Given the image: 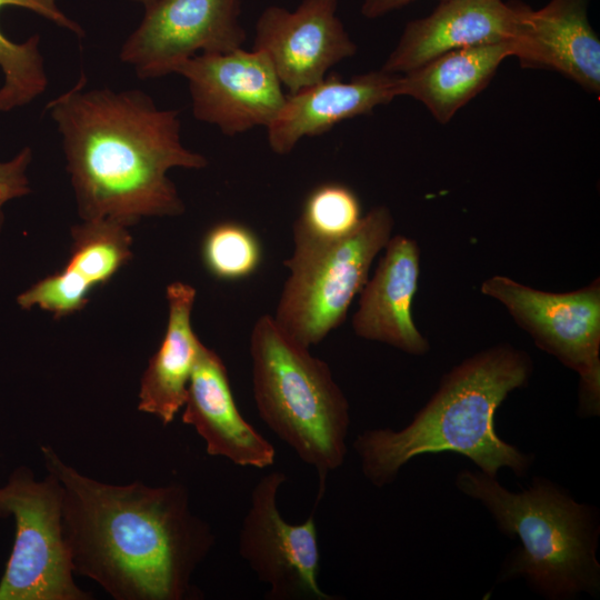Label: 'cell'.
Here are the masks:
<instances>
[{
    "instance_id": "cell-15",
    "label": "cell",
    "mask_w": 600,
    "mask_h": 600,
    "mask_svg": "<svg viewBox=\"0 0 600 600\" xmlns=\"http://www.w3.org/2000/svg\"><path fill=\"white\" fill-rule=\"evenodd\" d=\"M590 0L524 3L513 56L523 68L557 71L586 91L600 93V40L589 20Z\"/></svg>"
},
{
    "instance_id": "cell-18",
    "label": "cell",
    "mask_w": 600,
    "mask_h": 600,
    "mask_svg": "<svg viewBox=\"0 0 600 600\" xmlns=\"http://www.w3.org/2000/svg\"><path fill=\"white\" fill-rule=\"evenodd\" d=\"M420 250L404 236L391 237L371 280L362 288L352 319L354 333L392 346L412 356L429 351V342L416 327L411 304L418 289Z\"/></svg>"
},
{
    "instance_id": "cell-23",
    "label": "cell",
    "mask_w": 600,
    "mask_h": 600,
    "mask_svg": "<svg viewBox=\"0 0 600 600\" xmlns=\"http://www.w3.org/2000/svg\"><path fill=\"white\" fill-rule=\"evenodd\" d=\"M200 254L210 276L222 281H236L252 276L259 269L262 246L249 227L222 221L206 232Z\"/></svg>"
},
{
    "instance_id": "cell-14",
    "label": "cell",
    "mask_w": 600,
    "mask_h": 600,
    "mask_svg": "<svg viewBox=\"0 0 600 600\" xmlns=\"http://www.w3.org/2000/svg\"><path fill=\"white\" fill-rule=\"evenodd\" d=\"M71 237L64 267L21 292L16 299L21 309L39 308L54 319L72 316L132 258V237L128 227L117 221L83 220L72 227Z\"/></svg>"
},
{
    "instance_id": "cell-10",
    "label": "cell",
    "mask_w": 600,
    "mask_h": 600,
    "mask_svg": "<svg viewBox=\"0 0 600 600\" xmlns=\"http://www.w3.org/2000/svg\"><path fill=\"white\" fill-rule=\"evenodd\" d=\"M241 0H156L121 47L139 78L162 77L201 53L241 48Z\"/></svg>"
},
{
    "instance_id": "cell-9",
    "label": "cell",
    "mask_w": 600,
    "mask_h": 600,
    "mask_svg": "<svg viewBox=\"0 0 600 600\" xmlns=\"http://www.w3.org/2000/svg\"><path fill=\"white\" fill-rule=\"evenodd\" d=\"M287 477L273 470L251 491L238 536L242 559L268 584L272 600H336L319 582L320 550L313 513L302 523L287 522L278 509V492Z\"/></svg>"
},
{
    "instance_id": "cell-20",
    "label": "cell",
    "mask_w": 600,
    "mask_h": 600,
    "mask_svg": "<svg viewBox=\"0 0 600 600\" xmlns=\"http://www.w3.org/2000/svg\"><path fill=\"white\" fill-rule=\"evenodd\" d=\"M513 56L512 41L482 44L442 53L398 78V97L421 102L440 123L449 122Z\"/></svg>"
},
{
    "instance_id": "cell-3",
    "label": "cell",
    "mask_w": 600,
    "mask_h": 600,
    "mask_svg": "<svg viewBox=\"0 0 600 600\" xmlns=\"http://www.w3.org/2000/svg\"><path fill=\"white\" fill-rule=\"evenodd\" d=\"M527 352L498 344L466 359L446 373L437 392L400 430L368 429L353 442L361 471L374 487L392 483L414 457L453 452L497 478L501 468L526 476L533 456L503 441L494 416L508 394L524 387L532 373Z\"/></svg>"
},
{
    "instance_id": "cell-12",
    "label": "cell",
    "mask_w": 600,
    "mask_h": 600,
    "mask_svg": "<svg viewBox=\"0 0 600 600\" xmlns=\"http://www.w3.org/2000/svg\"><path fill=\"white\" fill-rule=\"evenodd\" d=\"M339 0H302L290 11L267 7L254 28L252 49L271 61L289 93L321 81L330 68L357 52L337 14Z\"/></svg>"
},
{
    "instance_id": "cell-5",
    "label": "cell",
    "mask_w": 600,
    "mask_h": 600,
    "mask_svg": "<svg viewBox=\"0 0 600 600\" xmlns=\"http://www.w3.org/2000/svg\"><path fill=\"white\" fill-rule=\"evenodd\" d=\"M250 354L260 419L317 470L320 499L328 474L347 457L348 400L328 363L291 339L269 314L253 326Z\"/></svg>"
},
{
    "instance_id": "cell-16",
    "label": "cell",
    "mask_w": 600,
    "mask_h": 600,
    "mask_svg": "<svg viewBox=\"0 0 600 600\" xmlns=\"http://www.w3.org/2000/svg\"><path fill=\"white\" fill-rule=\"evenodd\" d=\"M182 408V422L204 440L208 454L240 467L264 469L274 463V447L242 417L222 359L204 344Z\"/></svg>"
},
{
    "instance_id": "cell-21",
    "label": "cell",
    "mask_w": 600,
    "mask_h": 600,
    "mask_svg": "<svg viewBox=\"0 0 600 600\" xmlns=\"http://www.w3.org/2000/svg\"><path fill=\"white\" fill-rule=\"evenodd\" d=\"M4 7L31 10L80 38L84 36L80 26L59 9L56 0H0V9ZM39 42L38 34L22 43L13 42L0 29V69L3 73L0 111L8 112L23 107L44 92L48 80Z\"/></svg>"
},
{
    "instance_id": "cell-17",
    "label": "cell",
    "mask_w": 600,
    "mask_h": 600,
    "mask_svg": "<svg viewBox=\"0 0 600 600\" xmlns=\"http://www.w3.org/2000/svg\"><path fill=\"white\" fill-rule=\"evenodd\" d=\"M399 74L370 71L343 81L327 74L321 81L286 96L267 127L268 142L277 154H288L304 137H316L336 124L371 113L374 108L398 97Z\"/></svg>"
},
{
    "instance_id": "cell-7",
    "label": "cell",
    "mask_w": 600,
    "mask_h": 600,
    "mask_svg": "<svg viewBox=\"0 0 600 600\" xmlns=\"http://www.w3.org/2000/svg\"><path fill=\"white\" fill-rule=\"evenodd\" d=\"M63 488L48 472L37 480L14 470L0 487V517L12 516L16 538L0 580V600H89L74 582L62 523Z\"/></svg>"
},
{
    "instance_id": "cell-4",
    "label": "cell",
    "mask_w": 600,
    "mask_h": 600,
    "mask_svg": "<svg viewBox=\"0 0 600 600\" xmlns=\"http://www.w3.org/2000/svg\"><path fill=\"white\" fill-rule=\"evenodd\" d=\"M456 486L489 511L502 533L521 543L504 561L499 581L522 578L552 600L599 592L594 508L541 477L514 493L497 478L464 469L457 474Z\"/></svg>"
},
{
    "instance_id": "cell-6",
    "label": "cell",
    "mask_w": 600,
    "mask_h": 600,
    "mask_svg": "<svg viewBox=\"0 0 600 600\" xmlns=\"http://www.w3.org/2000/svg\"><path fill=\"white\" fill-rule=\"evenodd\" d=\"M392 228L390 210L378 206L346 238L310 253H292L284 261L290 274L273 317L277 324L306 348L321 342L346 319Z\"/></svg>"
},
{
    "instance_id": "cell-25",
    "label": "cell",
    "mask_w": 600,
    "mask_h": 600,
    "mask_svg": "<svg viewBox=\"0 0 600 600\" xmlns=\"http://www.w3.org/2000/svg\"><path fill=\"white\" fill-rule=\"evenodd\" d=\"M413 1L416 0H363L361 14L368 19H377L403 8Z\"/></svg>"
},
{
    "instance_id": "cell-22",
    "label": "cell",
    "mask_w": 600,
    "mask_h": 600,
    "mask_svg": "<svg viewBox=\"0 0 600 600\" xmlns=\"http://www.w3.org/2000/svg\"><path fill=\"white\" fill-rule=\"evenodd\" d=\"M362 217L360 201L349 187L338 182L314 187L293 223V253H310L346 238Z\"/></svg>"
},
{
    "instance_id": "cell-26",
    "label": "cell",
    "mask_w": 600,
    "mask_h": 600,
    "mask_svg": "<svg viewBox=\"0 0 600 600\" xmlns=\"http://www.w3.org/2000/svg\"><path fill=\"white\" fill-rule=\"evenodd\" d=\"M131 1H134V2H139L141 4L146 7L150 6L152 2H154L156 0H131Z\"/></svg>"
},
{
    "instance_id": "cell-1",
    "label": "cell",
    "mask_w": 600,
    "mask_h": 600,
    "mask_svg": "<svg viewBox=\"0 0 600 600\" xmlns=\"http://www.w3.org/2000/svg\"><path fill=\"white\" fill-rule=\"evenodd\" d=\"M63 488L62 523L74 574L117 600L200 598L193 573L214 544L181 483L150 487L97 481L41 447Z\"/></svg>"
},
{
    "instance_id": "cell-13",
    "label": "cell",
    "mask_w": 600,
    "mask_h": 600,
    "mask_svg": "<svg viewBox=\"0 0 600 600\" xmlns=\"http://www.w3.org/2000/svg\"><path fill=\"white\" fill-rule=\"evenodd\" d=\"M523 7L514 0H439L430 14L406 24L381 70L402 74L452 50L512 41Z\"/></svg>"
},
{
    "instance_id": "cell-8",
    "label": "cell",
    "mask_w": 600,
    "mask_h": 600,
    "mask_svg": "<svg viewBox=\"0 0 600 600\" xmlns=\"http://www.w3.org/2000/svg\"><path fill=\"white\" fill-rule=\"evenodd\" d=\"M481 293L499 301L537 347L579 376L578 413H600V283L553 293L506 276L482 282Z\"/></svg>"
},
{
    "instance_id": "cell-24",
    "label": "cell",
    "mask_w": 600,
    "mask_h": 600,
    "mask_svg": "<svg viewBox=\"0 0 600 600\" xmlns=\"http://www.w3.org/2000/svg\"><path fill=\"white\" fill-rule=\"evenodd\" d=\"M32 160V150L24 147L12 159L0 162V230L4 222L3 206L31 192L27 170Z\"/></svg>"
},
{
    "instance_id": "cell-19",
    "label": "cell",
    "mask_w": 600,
    "mask_h": 600,
    "mask_svg": "<svg viewBox=\"0 0 600 600\" xmlns=\"http://www.w3.org/2000/svg\"><path fill=\"white\" fill-rule=\"evenodd\" d=\"M196 289L181 281L166 290L168 323L162 341L141 377L138 410L171 423L182 409L188 383L203 343L194 333L191 313Z\"/></svg>"
},
{
    "instance_id": "cell-11",
    "label": "cell",
    "mask_w": 600,
    "mask_h": 600,
    "mask_svg": "<svg viewBox=\"0 0 600 600\" xmlns=\"http://www.w3.org/2000/svg\"><path fill=\"white\" fill-rule=\"evenodd\" d=\"M174 73L188 80L194 117L227 136L267 128L287 96L271 61L256 49L199 53Z\"/></svg>"
},
{
    "instance_id": "cell-2",
    "label": "cell",
    "mask_w": 600,
    "mask_h": 600,
    "mask_svg": "<svg viewBox=\"0 0 600 600\" xmlns=\"http://www.w3.org/2000/svg\"><path fill=\"white\" fill-rule=\"evenodd\" d=\"M84 76L46 110L62 137L82 220L126 227L143 217L184 212L170 169H202L207 159L180 139L178 110L159 109L140 90L87 89Z\"/></svg>"
}]
</instances>
